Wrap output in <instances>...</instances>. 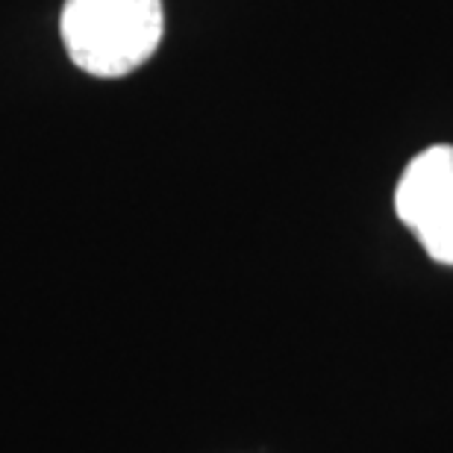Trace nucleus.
Returning a JSON list of instances; mask_svg holds the SVG:
<instances>
[{
  "label": "nucleus",
  "mask_w": 453,
  "mask_h": 453,
  "mask_svg": "<svg viewBox=\"0 0 453 453\" xmlns=\"http://www.w3.org/2000/svg\"><path fill=\"white\" fill-rule=\"evenodd\" d=\"M162 0H65L59 18L71 62L92 77H124L157 53Z\"/></svg>",
  "instance_id": "nucleus-1"
},
{
  "label": "nucleus",
  "mask_w": 453,
  "mask_h": 453,
  "mask_svg": "<svg viewBox=\"0 0 453 453\" xmlns=\"http://www.w3.org/2000/svg\"><path fill=\"white\" fill-rule=\"evenodd\" d=\"M395 210L430 259L453 265V148L433 144L401 174Z\"/></svg>",
  "instance_id": "nucleus-2"
}]
</instances>
